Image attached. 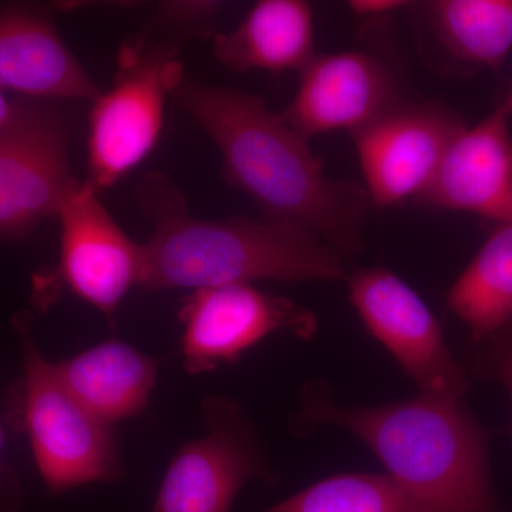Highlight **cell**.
<instances>
[{"label":"cell","instance_id":"cell-1","mask_svg":"<svg viewBox=\"0 0 512 512\" xmlns=\"http://www.w3.org/2000/svg\"><path fill=\"white\" fill-rule=\"evenodd\" d=\"M173 97L220 150L229 184L264 217L308 229L342 255L362 251L365 187L330 178L308 140L261 97L187 77Z\"/></svg>","mask_w":512,"mask_h":512},{"label":"cell","instance_id":"cell-2","mask_svg":"<svg viewBox=\"0 0 512 512\" xmlns=\"http://www.w3.org/2000/svg\"><path fill=\"white\" fill-rule=\"evenodd\" d=\"M137 200L153 222L141 282L146 291L348 278L343 255L298 225L191 217L183 194L163 174H148Z\"/></svg>","mask_w":512,"mask_h":512},{"label":"cell","instance_id":"cell-3","mask_svg":"<svg viewBox=\"0 0 512 512\" xmlns=\"http://www.w3.org/2000/svg\"><path fill=\"white\" fill-rule=\"evenodd\" d=\"M302 417L342 427L372 448L412 512H500L488 468V431L461 399L421 394L406 402L340 409L309 396Z\"/></svg>","mask_w":512,"mask_h":512},{"label":"cell","instance_id":"cell-4","mask_svg":"<svg viewBox=\"0 0 512 512\" xmlns=\"http://www.w3.org/2000/svg\"><path fill=\"white\" fill-rule=\"evenodd\" d=\"M22 346L20 421L50 493L62 494L124 476L113 429L96 419L67 390L55 363L40 352L28 315L15 318Z\"/></svg>","mask_w":512,"mask_h":512},{"label":"cell","instance_id":"cell-5","mask_svg":"<svg viewBox=\"0 0 512 512\" xmlns=\"http://www.w3.org/2000/svg\"><path fill=\"white\" fill-rule=\"evenodd\" d=\"M113 86L93 101L89 123V178L94 190L119 183L156 147L167 97L184 80L173 43L124 47Z\"/></svg>","mask_w":512,"mask_h":512},{"label":"cell","instance_id":"cell-6","mask_svg":"<svg viewBox=\"0 0 512 512\" xmlns=\"http://www.w3.org/2000/svg\"><path fill=\"white\" fill-rule=\"evenodd\" d=\"M79 181L69 160V127L49 101L22 99L0 128V242L28 237Z\"/></svg>","mask_w":512,"mask_h":512},{"label":"cell","instance_id":"cell-7","mask_svg":"<svg viewBox=\"0 0 512 512\" xmlns=\"http://www.w3.org/2000/svg\"><path fill=\"white\" fill-rule=\"evenodd\" d=\"M201 410L207 433L177 451L153 512H229L249 480L274 481L261 443L237 402L210 397Z\"/></svg>","mask_w":512,"mask_h":512},{"label":"cell","instance_id":"cell-8","mask_svg":"<svg viewBox=\"0 0 512 512\" xmlns=\"http://www.w3.org/2000/svg\"><path fill=\"white\" fill-rule=\"evenodd\" d=\"M178 319L184 326L183 366L190 375L237 362L272 333L311 339L318 330V319L305 306L251 284L194 289L184 298Z\"/></svg>","mask_w":512,"mask_h":512},{"label":"cell","instance_id":"cell-9","mask_svg":"<svg viewBox=\"0 0 512 512\" xmlns=\"http://www.w3.org/2000/svg\"><path fill=\"white\" fill-rule=\"evenodd\" d=\"M349 292L366 328L421 394L463 399L468 390L464 370L451 355L439 320L414 289L389 269L369 268L350 276Z\"/></svg>","mask_w":512,"mask_h":512},{"label":"cell","instance_id":"cell-10","mask_svg":"<svg viewBox=\"0 0 512 512\" xmlns=\"http://www.w3.org/2000/svg\"><path fill=\"white\" fill-rule=\"evenodd\" d=\"M464 124L443 104L403 103L352 134L369 200L396 207L420 200Z\"/></svg>","mask_w":512,"mask_h":512},{"label":"cell","instance_id":"cell-11","mask_svg":"<svg viewBox=\"0 0 512 512\" xmlns=\"http://www.w3.org/2000/svg\"><path fill=\"white\" fill-rule=\"evenodd\" d=\"M100 192L77 183L57 212L60 262L57 272L67 288L99 309L116 325L120 303L146 271V245L119 227L99 200Z\"/></svg>","mask_w":512,"mask_h":512},{"label":"cell","instance_id":"cell-12","mask_svg":"<svg viewBox=\"0 0 512 512\" xmlns=\"http://www.w3.org/2000/svg\"><path fill=\"white\" fill-rule=\"evenodd\" d=\"M399 89L384 64L362 50L315 55L299 72L291 103L279 111L306 140L372 123L400 103Z\"/></svg>","mask_w":512,"mask_h":512},{"label":"cell","instance_id":"cell-13","mask_svg":"<svg viewBox=\"0 0 512 512\" xmlns=\"http://www.w3.org/2000/svg\"><path fill=\"white\" fill-rule=\"evenodd\" d=\"M511 117L497 107L480 123L461 127L420 202L512 224Z\"/></svg>","mask_w":512,"mask_h":512},{"label":"cell","instance_id":"cell-14","mask_svg":"<svg viewBox=\"0 0 512 512\" xmlns=\"http://www.w3.org/2000/svg\"><path fill=\"white\" fill-rule=\"evenodd\" d=\"M0 90L42 101L101 93L52 20L23 8L0 10Z\"/></svg>","mask_w":512,"mask_h":512},{"label":"cell","instance_id":"cell-15","mask_svg":"<svg viewBox=\"0 0 512 512\" xmlns=\"http://www.w3.org/2000/svg\"><path fill=\"white\" fill-rule=\"evenodd\" d=\"M423 50L456 73L495 70L512 50V0L412 3Z\"/></svg>","mask_w":512,"mask_h":512},{"label":"cell","instance_id":"cell-16","mask_svg":"<svg viewBox=\"0 0 512 512\" xmlns=\"http://www.w3.org/2000/svg\"><path fill=\"white\" fill-rule=\"evenodd\" d=\"M218 62L235 73L301 72L315 53L311 5L302 0H261L231 32L212 37Z\"/></svg>","mask_w":512,"mask_h":512},{"label":"cell","instance_id":"cell-17","mask_svg":"<svg viewBox=\"0 0 512 512\" xmlns=\"http://www.w3.org/2000/svg\"><path fill=\"white\" fill-rule=\"evenodd\" d=\"M55 367L79 403L111 427L143 413L157 383L156 362L119 340L100 343Z\"/></svg>","mask_w":512,"mask_h":512},{"label":"cell","instance_id":"cell-18","mask_svg":"<svg viewBox=\"0 0 512 512\" xmlns=\"http://www.w3.org/2000/svg\"><path fill=\"white\" fill-rule=\"evenodd\" d=\"M447 302L476 345L512 322V224L495 225Z\"/></svg>","mask_w":512,"mask_h":512},{"label":"cell","instance_id":"cell-19","mask_svg":"<svg viewBox=\"0 0 512 512\" xmlns=\"http://www.w3.org/2000/svg\"><path fill=\"white\" fill-rule=\"evenodd\" d=\"M262 512H412V507L389 474H342Z\"/></svg>","mask_w":512,"mask_h":512},{"label":"cell","instance_id":"cell-20","mask_svg":"<svg viewBox=\"0 0 512 512\" xmlns=\"http://www.w3.org/2000/svg\"><path fill=\"white\" fill-rule=\"evenodd\" d=\"M477 345L476 372L503 384L512 399V322Z\"/></svg>","mask_w":512,"mask_h":512},{"label":"cell","instance_id":"cell-21","mask_svg":"<svg viewBox=\"0 0 512 512\" xmlns=\"http://www.w3.org/2000/svg\"><path fill=\"white\" fill-rule=\"evenodd\" d=\"M220 8L215 2H167L160 6V13L170 25L204 30Z\"/></svg>","mask_w":512,"mask_h":512},{"label":"cell","instance_id":"cell-22","mask_svg":"<svg viewBox=\"0 0 512 512\" xmlns=\"http://www.w3.org/2000/svg\"><path fill=\"white\" fill-rule=\"evenodd\" d=\"M3 431L0 426V512H18L22 505L19 478L8 464L2 461Z\"/></svg>","mask_w":512,"mask_h":512},{"label":"cell","instance_id":"cell-23","mask_svg":"<svg viewBox=\"0 0 512 512\" xmlns=\"http://www.w3.org/2000/svg\"><path fill=\"white\" fill-rule=\"evenodd\" d=\"M412 3L403 0H352L348 8L357 19H377L392 15L397 10L410 8Z\"/></svg>","mask_w":512,"mask_h":512},{"label":"cell","instance_id":"cell-24","mask_svg":"<svg viewBox=\"0 0 512 512\" xmlns=\"http://www.w3.org/2000/svg\"><path fill=\"white\" fill-rule=\"evenodd\" d=\"M15 110V101L6 99L3 90H0V128L5 127Z\"/></svg>","mask_w":512,"mask_h":512},{"label":"cell","instance_id":"cell-25","mask_svg":"<svg viewBox=\"0 0 512 512\" xmlns=\"http://www.w3.org/2000/svg\"><path fill=\"white\" fill-rule=\"evenodd\" d=\"M500 109L504 110L508 116L512 117V86L510 92H508L507 96H505L503 103H501Z\"/></svg>","mask_w":512,"mask_h":512}]
</instances>
